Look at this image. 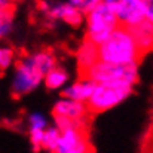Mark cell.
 Wrapping results in <instances>:
<instances>
[{"label": "cell", "mask_w": 153, "mask_h": 153, "mask_svg": "<svg viewBox=\"0 0 153 153\" xmlns=\"http://www.w3.org/2000/svg\"><path fill=\"white\" fill-rule=\"evenodd\" d=\"M45 128H30V140L34 150L43 149V137H45Z\"/></svg>", "instance_id": "obj_16"}, {"label": "cell", "mask_w": 153, "mask_h": 153, "mask_svg": "<svg viewBox=\"0 0 153 153\" xmlns=\"http://www.w3.org/2000/svg\"><path fill=\"white\" fill-rule=\"evenodd\" d=\"M67 79H68V74L65 70L59 67H53L45 74V85L49 89H58L67 82Z\"/></svg>", "instance_id": "obj_13"}, {"label": "cell", "mask_w": 153, "mask_h": 153, "mask_svg": "<svg viewBox=\"0 0 153 153\" xmlns=\"http://www.w3.org/2000/svg\"><path fill=\"white\" fill-rule=\"evenodd\" d=\"M100 61V51L98 45L88 37L82 42L77 51V70H79V77H86L88 71L94 64Z\"/></svg>", "instance_id": "obj_10"}, {"label": "cell", "mask_w": 153, "mask_h": 153, "mask_svg": "<svg viewBox=\"0 0 153 153\" xmlns=\"http://www.w3.org/2000/svg\"><path fill=\"white\" fill-rule=\"evenodd\" d=\"M88 104L85 105L82 101H76L71 98L59 100L53 107V116L55 117H64L68 120H74L79 123H86V117L89 114Z\"/></svg>", "instance_id": "obj_8"}, {"label": "cell", "mask_w": 153, "mask_h": 153, "mask_svg": "<svg viewBox=\"0 0 153 153\" xmlns=\"http://www.w3.org/2000/svg\"><path fill=\"white\" fill-rule=\"evenodd\" d=\"M12 59H13V51L10 48H3L0 51V67H1V71H4L10 65Z\"/></svg>", "instance_id": "obj_18"}, {"label": "cell", "mask_w": 153, "mask_h": 153, "mask_svg": "<svg viewBox=\"0 0 153 153\" xmlns=\"http://www.w3.org/2000/svg\"><path fill=\"white\" fill-rule=\"evenodd\" d=\"M104 1L116 13L120 25L129 28L146 19L143 0H104Z\"/></svg>", "instance_id": "obj_7"}, {"label": "cell", "mask_w": 153, "mask_h": 153, "mask_svg": "<svg viewBox=\"0 0 153 153\" xmlns=\"http://www.w3.org/2000/svg\"><path fill=\"white\" fill-rule=\"evenodd\" d=\"M28 122H30V128H46V119L39 113L31 114Z\"/></svg>", "instance_id": "obj_19"}, {"label": "cell", "mask_w": 153, "mask_h": 153, "mask_svg": "<svg viewBox=\"0 0 153 153\" xmlns=\"http://www.w3.org/2000/svg\"><path fill=\"white\" fill-rule=\"evenodd\" d=\"M94 150L88 140L86 126H73L61 129L56 152L58 153H83Z\"/></svg>", "instance_id": "obj_6"}, {"label": "cell", "mask_w": 153, "mask_h": 153, "mask_svg": "<svg viewBox=\"0 0 153 153\" xmlns=\"http://www.w3.org/2000/svg\"><path fill=\"white\" fill-rule=\"evenodd\" d=\"M71 4H74L76 7H79L82 12H89V10H92L95 6H98L100 3H101L102 0H68Z\"/></svg>", "instance_id": "obj_17"}, {"label": "cell", "mask_w": 153, "mask_h": 153, "mask_svg": "<svg viewBox=\"0 0 153 153\" xmlns=\"http://www.w3.org/2000/svg\"><path fill=\"white\" fill-rule=\"evenodd\" d=\"M120 25L119 18L102 0L98 6L88 12L86 16V37L97 45L104 42L113 30Z\"/></svg>", "instance_id": "obj_3"}, {"label": "cell", "mask_w": 153, "mask_h": 153, "mask_svg": "<svg viewBox=\"0 0 153 153\" xmlns=\"http://www.w3.org/2000/svg\"><path fill=\"white\" fill-rule=\"evenodd\" d=\"M13 12L15 7L10 1L1 0V21H0V33L1 36H6V33L10 30V24H12V18H13Z\"/></svg>", "instance_id": "obj_14"}, {"label": "cell", "mask_w": 153, "mask_h": 153, "mask_svg": "<svg viewBox=\"0 0 153 153\" xmlns=\"http://www.w3.org/2000/svg\"><path fill=\"white\" fill-rule=\"evenodd\" d=\"M143 6H144L146 19L153 22V0H143Z\"/></svg>", "instance_id": "obj_20"}, {"label": "cell", "mask_w": 153, "mask_h": 153, "mask_svg": "<svg viewBox=\"0 0 153 153\" xmlns=\"http://www.w3.org/2000/svg\"><path fill=\"white\" fill-rule=\"evenodd\" d=\"M6 1H10V3H15V1H19V0H6Z\"/></svg>", "instance_id": "obj_21"}, {"label": "cell", "mask_w": 153, "mask_h": 153, "mask_svg": "<svg viewBox=\"0 0 153 153\" xmlns=\"http://www.w3.org/2000/svg\"><path fill=\"white\" fill-rule=\"evenodd\" d=\"M45 74L46 73L39 67L33 55L27 56L25 59H21L16 64L13 83H12V94L15 97H21L24 94L31 92L33 89L39 86Z\"/></svg>", "instance_id": "obj_5"}, {"label": "cell", "mask_w": 153, "mask_h": 153, "mask_svg": "<svg viewBox=\"0 0 153 153\" xmlns=\"http://www.w3.org/2000/svg\"><path fill=\"white\" fill-rule=\"evenodd\" d=\"M42 9H45L46 15H49L55 19L64 21L71 27H77L80 25L83 16H82V10L79 7H76L74 4L68 3H58V4H42Z\"/></svg>", "instance_id": "obj_9"}, {"label": "cell", "mask_w": 153, "mask_h": 153, "mask_svg": "<svg viewBox=\"0 0 153 153\" xmlns=\"http://www.w3.org/2000/svg\"><path fill=\"white\" fill-rule=\"evenodd\" d=\"M132 91L129 82H100L88 100V108L91 113L105 111L119 102H122Z\"/></svg>", "instance_id": "obj_2"}, {"label": "cell", "mask_w": 153, "mask_h": 153, "mask_svg": "<svg viewBox=\"0 0 153 153\" xmlns=\"http://www.w3.org/2000/svg\"><path fill=\"white\" fill-rule=\"evenodd\" d=\"M129 30H131V33L135 39V43L143 55L153 51V22L143 19L141 22L129 27Z\"/></svg>", "instance_id": "obj_11"}, {"label": "cell", "mask_w": 153, "mask_h": 153, "mask_svg": "<svg viewBox=\"0 0 153 153\" xmlns=\"http://www.w3.org/2000/svg\"><path fill=\"white\" fill-rule=\"evenodd\" d=\"M100 59L114 64L138 62L143 56L138 49L131 30L125 25H119L110 33V36L98 45Z\"/></svg>", "instance_id": "obj_1"}, {"label": "cell", "mask_w": 153, "mask_h": 153, "mask_svg": "<svg viewBox=\"0 0 153 153\" xmlns=\"http://www.w3.org/2000/svg\"><path fill=\"white\" fill-rule=\"evenodd\" d=\"M97 82H94L92 79L88 77H80L77 82H74L71 86H68L67 89L62 91V95L76 101L88 102V100L91 98L94 89H95Z\"/></svg>", "instance_id": "obj_12"}, {"label": "cell", "mask_w": 153, "mask_h": 153, "mask_svg": "<svg viewBox=\"0 0 153 153\" xmlns=\"http://www.w3.org/2000/svg\"><path fill=\"white\" fill-rule=\"evenodd\" d=\"M59 134H61V129H59L58 126H56V128H49V129L45 131V137H43V149H45V150L56 152Z\"/></svg>", "instance_id": "obj_15"}, {"label": "cell", "mask_w": 153, "mask_h": 153, "mask_svg": "<svg viewBox=\"0 0 153 153\" xmlns=\"http://www.w3.org/2000/svg\"><path fill=\"white\" fill-rule=\"evenodd\" d=\"M88 79H92L94 82H129L135 83L138 79V70L137 62L129 64H114L100 59L97 64L91 67V70L86 74Z\"/></svg>", "instance_id": "obj_4"}]
</instances>
